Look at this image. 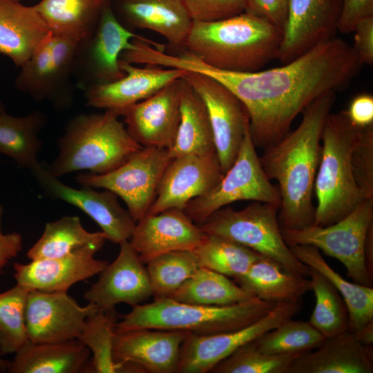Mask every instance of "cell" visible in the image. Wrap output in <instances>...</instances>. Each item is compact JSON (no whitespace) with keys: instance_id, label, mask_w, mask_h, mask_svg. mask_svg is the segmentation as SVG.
I'll return each mask as SVG.
<instances>
[{"instance_id":"1","label":"cell","mask_w":373,"mask_h":373,"mask_svg":"<svg viewBox=\"0 0 373 373\" xmlns=\"http://www.w3.org/2000/svg\"><path fill=\"white\" fill-rule=\"evenodd\" d=\"M169 64L208 76L233 93L247 109L255 146L264 150L289 132L295 118L313 101L348 86L362 65L353 47L335 37L265 70L218 69L185 50L172 56Z\"/></svg>"},{"instance_id":"2","label":"cell","mask_w":373,"mask_h":373,"mask_svg":"<svg viewBox=\"0 0 373 373\" xmlns=\"http://www.w3.org/2000/svg\"><path fill=\"white\" fill-rule=\"evenodd\" d=\"M335 99L336 93L331 92L313 101L303 111L299 126L260 157L268 178L278 183L282 229H300L314 224L312 195L321 155L322 131Z\"/></svg>"},{"instance_id":"3","label":"cell","mask_w":373,"mask_h":373,"mask_svg":"<svg viewBox=\"0 0 373 373\" xmlns=\"http://www.w3.org/2000/svg\"><path fill=\"white\" fill-rule=\"evenodd\" d=\"M283 32L248 12L213 21H193L184 48L224 70H259L277 58Z\"/></svg>"},{"instance_id":"4","label":"cell","mask_w":373,"mask_h":373,"mask_svg":"<svg viewBox=\"0 0 373 373\" xmlns=\"http://www.w3.org/2000/svg\"><path fill=\"white\" fill-rule=\"evenodd\" d=\"M57 142L59 153L46 166L55 178L84 170L94 174L108 173L142 147L118 116L108 111L75 115Z\"/></svg>"},{"instance_id":"5","label":"cell","mask_w":373,"mask_h":373,"mask_svg":"<svg viewBox=\"0 0 373 373\" xmlns=\"http://www.w3.org/2000/svg\"><path fill=\"white\" fill-rule=\"evenodd\" d=\"M360 130L350 123L345 111L330 113L325 119L314 188L317 199L314 225L336 222L366 199L355 181L352 165Z\"/></svg>"},{"instance_id":"6","label":"cell","mask_w":373,"mask_h":373,"mask_svg":"<svg viewBox=\"0 0 373 373\" xmlns=\"http://www.w3.org/2000/svg\"><path fill=\"white\" fill-rule=\"evenodd\" d=\"M276 303L255 298L224 306L180 303L170 298L140 304L116 323L115 332L148 328L209 335L247 326L267 314Z\"/></svg>"},{"instance_id":"7","label":"cell","mask_w":373,"mask_h":373,"mask_svg":"<svg viewBox=\"0 0 373 373\" xmlns=\"http://www.w3.org/2000/svg\"><path fill=\"white\" fill-rule=\"evenodd\" d=\"M279 208L256 201L240 210L224 207L199 226L205 233L220 236L245 246L274 260L287 271L308 276L309 267L296 258L283 238Z\"/></svg>"},{"instance_id":"8","label":"cell","mask_w":373,"mask_h":373,"mask_svg":"<svg viewBox=\"0 0 373 373\" xmlns=\"http://www.w3.org/2000/svg\"><path fill=\"white\" fill-rule=\"evenodd\" d=\"M373 225V198L361 201L344 218L325 227L312 225L300 229H282L287 245H308L339 260L353 282L372 287L366 269L365 246Z\"/></svg>"},{"instance_id":"9","label":"cell","mask_w":373,"mask_h":373,"mask_svg":"<svg viewBox=\"0 0 373 373\" xmlns=\"http://www.w3.org/2000/svg\"><path fill=\"white\" fill-rule=\"evenodd\" d=\"M240 200L267 202L279 207L281 203L278 188L263 170L249 126L235 161L220 182L207 193L191 200L184 211L200 224L217 210Z\"/></svg>"},{"instance_id":"10","label":"cell","mask_w":373,"mask_h":373,"mask_svg":"<svg viewBox=\"0 0 373 373\" xmlns=\"http://www.w3.org/2000/svg\"><path fill=\"white\" fill-rule=\"evenodd\" d=\"M170 160L167 149L142 146L116 169L103 174L81 173L75 180L114 193L136 222L148 213Z\"/></svg>"},{"instance_id":"11","label":"cell","mask_w":373,"mask_h":373,"mask_svg":"<svg viewBox=\"0 0 373 373\" xmlns=\"http://www.w3.org/2000/svg\"><path fill=\"white\" fill-rule=\"evenodd\" d=\"M143 37L122 25L111 1L106 2L93 31L78 42L73 71L77 86L84 90L121 79L124 75L119 68L122 53L133 47L135 39Z\"/></svg>"},{"instance_id":"12","label":"cell","mask_w":373,"mask_h":373,"mask_svg":"<svg viewBox=\"0 0 373 373\" xmlns=\"http://www.w3.org/2000/svg\"><path fill=\"white\" fill-rule=\"evenodd\" d=\"M302 307V298L279 302L262 318L243 327L209 335L189 334L181 347L178 372H211L238 348L293 318Z\"/></svg>"},{"instance_id":"13","label":"cell","mask_w":373,"mask_h":373,"mask_svg":"<svg viewBox=\"0 0 373 373\" xmlns=\"http://www.w3.org/2000/svg\"><path fill=\"white\" fill-rule=\"evenodd\" d=\"M185 79L205 105L224 174L235 161L249 126L247 109L233 93L208 76L188 72Z\"/></svg>"},{"instance_id":"14","label":"cell","mask_w":373,"mask_h":373,"mask_svg":"<svg viewBox=\"0 0 373 373\" xmlns=\"http://www.w3.org/2000/svg\"><path fill=\"white\" fill-rule=\"evenodd\" d=\"M30 171L48 195L72 204L87 214L100 227L107 240L119 245L129 240L136 222L128 210L119 203L114 193L106 189L97 191L89 186L73 188L52 176L39 162Z\"/></svg>"},{"instance_id":"15","label":"cell","mask_w":373,"mask_h":373,"mask_svg":"<svg viewBox=\"0 0 373 373\" xmlns=\"http://www.w3.org/2000/svg\"><path fill=\"white\" fill-rule=\"evenodd\" d=\"M97 311L90 303L80 306L67 292L30 290L25 307L28 340L54 343L77 339L86 318Z\"/></svg>"},{"instance_id":"16","label":"cell","mask_w":373,"mask_h":373,"mask_svg":"<svg viewBox=\"0 0 373 373\" xmlns=\"http://www.w3.org/2000/svg\"><path fill=\"white\" fill-rule=\"evenodd\" d=\"M223 175L216 151L171 158L147 214L169 209L184 210L191 200L211 190Z\"/></svg>"},{"instance_id":"17","label":"cell","mask_w":373,"mask_h":373,"mask_svg":"<svg viewBox=\"0 0 373 373\" xmlns=\"http://www.w3.org/2000/svg\"><path fill=\"white\" fill-rule=\"evenodd\" d=\"M105 242L87 244L59 258L31 260L28 264H14L17 284L28 290L67 292L75 283L99 274L108 264L95 254Z\"/></svg>"},{"instance_id":"18","label":"cell","mask_w":373,"mask_h":373,"mask_svg":"<svg viewBox=\"0 0 373 373\" xmlns=\"http://www.w3.org/2000/svg\"><path fill=\"white\" fill-rule=\"evenodd\" d=\"M184 84V77L177 79L123 113L127 131L140 146H172L180 120Z\"/></svg>"},{"instance_id":"19","label":"cell","mask_w":373,"mask_h":373,"mask_svg":"<svg viewBox=\"0 0 373 373\" xmlns=\"http://www.w3.org/2000/svg\"><path fill=\"white\" fill-rule=\"evenodd\" d=\"M99 274L84 294L85 299L99 311H113L120 303L133 307L153 296L146 267L128 240L119 244L116 258Z\"/></svg>"},{"instance_id":"20","label":"cell","mask_w":373,"mask_h":373,"mask_svg":"<svg viewBox=\"0 0 373 373\" xmlns=\"http://www.w3.org/2000/svg\"><path fill=\"white\" fill-rule=\"evenodd\" d=\"M124 75L119 79L84 90L88 106L122 116L131 106L151 97L169 83L184 77L188 72L155 65L137 67L119 59Z\"/></svg>"},{"instance_id":"21","label":"cell","mask_w":373,"mask_h":373,"mask_svg":"<svg viewBox=\"0 0 373 373\" xmlns=\"http://www.w3.org/2000/svg\"><path fill=\"white\" fill-rule=\"evenodd\" d=\"M189 334L148 328L115 332L113 360L131 364L140 373L178 372L181 347Z\"/></svg>"},{"instance_id":"22","label":"cell","mask_w":373,"mask_h":373,"mask_svg":"<svg viewBox=\"0 0 373 373\" xmlns=\"http://www.w3.org/2000/svg\"><path fill=\"white\" fill-rule=\"evenodd\" d=\"M341 0H289L287 21L277 58L287 63L337 30Z\"/></svg>"},{"instance_id":"23","label":"cell","mask_w":373,"mask_h":373,"mask_svg":"<svg viewBox=\"0 0 373 373\" xmlns=\"http://www.w3.org/2000/svg\"><path fill=\"white\" fill-rule=\"evenodd\" d=\"M205 233L184 210L146 214L135 223L128 242L143 263L174 251H193Z\"/></svg>"},{"instance_id":"24","label":"cell","mask_w":373,"mask_h":373,"mask_svg":"<svg viewBox=\"0 0 373 373\" xmlns=\"http://www.w3.org/2000/svg\"><path fill=\"white\" fill-rule=\"evenodd\" d=\"M113 12L128 29H147L184 48L193 20L183 0H111Z\"/></svg>"},{"instance_id":"25","label":"cell","mask_w":373,"mask_h":373,"mask_svg":"<svg viewBox=\"0 0 373 373\" xmlns=\"http://www.w3.org/2000/svg\"><path fill=\"white\" fill-rule=\"evenodd\" d=\"M372 345L346 330L325 338L316 349L299 355L289 373H372Z\"/></svg>"},{"instance_id":"26","label":"cell","mask_w":373,"mask_h":373,"mask_svg":"<svg viewBox=\"0 0 373 373\" xmlns=\"http://www.w3.org/2000/svg\"><path fill=\"white\" fill-rule=\"evenodd\" d=\"M51 32L35 6L0 0V53L20 67Z\"/></svg>"},{"instance_id":"27","label":"cell","mask_w":373,"mask_h":373,"mask_svg":"<svg viewBox=\"0 0 373 373\" xmlns=\"http://www.w3.org/2000/svg\"><path fill=\"white\" fill-rule=\"evenodd\" d=\"M90 352L79 340L62 343L28 341L7 361L10 373L87 372ZM4 370V371H5Z\"/></svg>"},{"instance_id":"28","label":"cell","mask_w":373,"mask_h":373,"mask_svg":"<svg viewBox=\"0 0 373 373\" xmlns=\"http://www.w3.org/2000/svg\"><path fill=\"white\" fill-rule=\"evenodd\" d=\"M288 246L298 260L321 273L338 291L347 309L349 332L356 334L373 321L372 287L347 280L326 262L320 250L314 246Z\"/></svg>"},{"instance_id":"29","label":"cell","mask_w":373,"mask_h":373,"mask_svg":"<svg viewBox=\"0 0 373 373\" xmlns=\"http://www.w3.org/2000/svg\"><path fill=\"white\" fill-rule=\"evenodd\" d=\"M233 280L263 300H295L310 290L307 276L286 271L278 262L260 256L242 276Z\"/></svg>"},{"instance_id":"30","label":"cell","mask_w":373,"mask_h":373,"mask_svg":"<svg viewBox=\"0 0 373 373\" xmlns=\"http://www.w3.org/2000/svg\"><path fill=\"white\" fill-rule=\"evenodd\" d=\"M170 158L215 152L213 132L205 105L184 77L180 104V120Z\"/></svg>"},{"instance_id":"31","label":"cell","mask_w":373,"mask_h":373,"mask_svg":"<svg viewBox=\"0 0 373 373\" xmlns=\"http://www.w3.org/2000/svg\"><path fill=\"white\" fill-rule=\"evenodd\" d=\"M111 0H41L34 6L50 31L79 41L95 29L104 5Z\"/></svg>"},{"instance_id":"32","label":"cell","mask_w":373,"mask_h":373,"mask_svg":"<svg viewBox=\"0 0 373 373\" xmlns=\"http://www.w3.org/2000/svg\"><path fill=\"white\" fill-rule=\"evenodd\" d=\"M169 298L187 304L224 306L244 303L256 297L229 277L199 267Z\"/></svg>"},{"instance_id":"33","label":"cell","mask_w":373,"mask_h":373,"mask_svg":"<svg viewBox=\"0 0 373 373\" xmlns=\"http://www.w3.org/2000/svg\"><path fill=\"white\" fill-rule=\"evenodd\" d=\"M47 117L39 111L24 116L0 114V153L12 159L19 166L31 169L39 162L41 149L39 131L46 125Z\"/></svg>"},{"instance_id":"34","label":"cell","mask_w":373,"mask_h":373,"mask_svg":"<svg viewBox=\"0 0 373 373\" xmlns=\"http://www.w3.org/2000/svg\"><path fill=\"white\" fill-rule=\"evenodd\" d=\"M106 240L103 232L86 230L78 216H65L46 224L42 235L29 249L27 256L31 260L59 258L87 244Z\"/></svg>"},{"instance_id":"35","label":"cell","mask_w":373,"mask_h":373,"mask_svg":"<svg viewBox=\"0 0 373 373\" xmlns=\"http://www.w3.org/2000/svg\"><path fill=\"white\" fill-rule=\"evenodd\" d=\"M116 323L115 310H98L86 318L77 340L93 354L87 372L140 373L134 365L116 363L113 360V345Z\"/></svg>"},{"instance_id":"36","label":"cell","mask_w":373,"mask_h":373,"mask_svg":"<svg viewBox=\"0 0 373 373\" xmlns=\"http://www.w3.org/2000/svg\"><path fill=\"white\" fill-rule=\"evenodd\" d=\"M200 267L236 278L261 255L224 237L205 233L193 250Z\"/></svg>"},{"instance_id":"37","label":"cell","mask_w":373,"mask_h":373,"mask_svg":"<svg viewBox=\"0 0 373 373\" xmlns=\"http://www.w3.org/2000/svg\"><path fill=\"white\" fill-rule=\"evenodd\" d=\"M310 290L314 291L315 305L309 322L325 338L347 330L348 313L341 296L321 273L309 267Z\"/></svg>"},{"instance_id":"38","label":"cell","mask_w":373,"mask_h":373,"mask_svg":"<svg viewBox=\"0 0 373 373\" xmlns=\"http://www.w3.org/2000/svg\"><path fill=\"white\" fill-rule=\"evenodd\" d=\"M146 264L155 298H169L200 267L195 253L190 250L163 254Z\"/></svg>"},{"instance_id":"39","label":"cell","mask_w":373,"mask_h":373,"mask_svg":"<svg viewBox=\"0 0 373 373\" xmlns=\"http://www.w3.org/2000/svg\"><path fill=\"white\" fill-rule=\"evenodd\" d=\"M325 337L307 321L289 319L254 341L261 352L273 355L303 354L318 347Z\"/></svg>"},{"instance_id":"40","label":"cell","mask_w":373,"mask_h":373,"mask_svg":"<svg viewBox=\"0 0 373 373\" xmlns=\"http://www.w3.org/2000/svg\"><path fill=\"white\" fill-rule=\"evenodd\" d=\"M29 291L16 284L0 293V356L15 354L28 341L25 307Z\"/></svg>"},{"instance_id":"41","label":"cell","mask_w":373,"mask_h":373,"mask_svg":"<svg viewBox=\"0 0 373 373\" xmlns=\"http://www.w3.org/2000/svg\"><path fill=\"white\" fill-rule=\"evenodd\" d=\"M50 32L30 58L21 66L15 86L37 101H52V62Z\"/></svg>"},{"instance_id":"42","label":"cell","mask_w":373,"mask_h":373,"mask_svg":"<svg viewBox=\"0 0 373 373\" xmlns=\"http://www.w3.org/2000/svg\"><path fill=\"white\" fill-rule=\"evenodd\" d=\"M301 354L273 355L257 350L254 341L238 348L211 371L215 373H289Z\"/></svg>"},{"instance_id":"43","label":"cell","mask_w":373,"mask_h":373,"mask_svg":"<svg viewBox=\"0 0 373 373\" xmlns=\"http://www.w3.org/2000/svg\"><path fill=\"white\" fill-rule=\"evenodd\" d=\"M53 35V34H52ZM79 41L53 35L51 104L57 109L68 108L73 99L74 62Z\"/></svg>"},{"instance_id":"44","label":"cell","mask_w":373,"mask_h":373,"mask_svg":"<svg viewBox=\"0 0 373 373\" xmlns=\"http://www.w3.org/2000/svg\"><path fill=\"white\" fill-rule=\"evenodd\" d=\"M355 181L365 198H373V125L362 128L352 151Z\"/></svg>"},{"instance_id":"45","label":"cell","mask_w":373,"mask_h":373,"mask_svg":"<svg viewBox=\"0 0 373 373\" xmlns=\"http://www.w3.org/2000/svg\"><path fill=\"white\" fill-rule=\"evenodd\" d=\"M193 21H213L245 12V0H183Z\"/></svg>"},{"instance_id":"46","label":"cell","mask_w":373,"mask_h":373,"mask_svg":"<svg viewBox=\"0 0 373 373\" xmlns=\"http://www.w3.org/2000/svg\"><path fill=\"white\" fill-rule=\"evenodd\" d=\"M289 0H245V12L282 30L288 17Z\"/></svg>"},{"instance_id":"47","label":"cell","mask_w":373,"mask_h":373,"mask_svg":"<svg viewBox=\"0 0 373 373\" xmlns=\"http://www.w3.org/2000/svg\"><path fill=\"white\" fill-rule=\"evenodd\" d=\"M373 16V0H341L337 30L350 33L361 19Z\"/></svg>"},{"instance_id":"48","label":"cell","mask_w":373,"mask_h":373,"mask_svg":"<svg viewBox=\"0 0 373 373\" xmlns=\"http://www.w3.org/2000/svg\"><path fill=\"white\" fill-rule=\"evenodd\" d=\"M352 46L361 64L373 63V16L361 19L355 25Z\"/></svg>"},{"instance_id":"49","label":"cell","mask_w":373,"mask_h":373,"mask_svg":"<svg viewBox=\"0 0 373 373\" xmlns=\"http://www.w3.org/2000/svg\"><path fill=\"white\" fill-rule=\"evenodd\" d=\"M345 112L350 123L357 128L373 125L372 95L363 93L356 96Z\"/></svg>"},{"instance_id":"50","label":"cell","mask_w":373,"mask_h":373,"mask_svg":"<svg viewBox=\"0 0 373 373\" xmlns=\"http://www.w3.org/2000/svg\"><path fill=\"white\" fill-rule=\"evenodd\" d=\"M3 209L0 204V271L22 249V237L17 232L3 233L1 222Z\"/></svg>"},{"instance_id":"51","label":"cell","mask_w":373,"mask_h":373,"mask_svg":"<svg viewBox=\"0 0 373 373\" xmlns=\"http://www.w3.org/2000/svg\"><path fill=\"white\" fill-rule=\"evenodd\" d=\"M365 260L367 271L369 275L373 278V225L370 227L366 238Z\"/></svg>"},{"instance_id":"52","label":"cell","mask_w":373,"mask_h":373,"mask_svg":"<svg viewBox=\"0 0 373 373\" xmlns=\"http://www.w3.org/2000/svg\"><path fill=\"white\" fill-rule=\"evenodd\" d=\"M356 338L365 345H372L373 343V321L364 326L357 333Z\"/></svg>"},{"instance_id":"53","label":"cell","mask_w":373,"mask_h":373,"mask_svg":"<svg viewBox=\"0 0 373 373\" xmlns=\"http://www.w3.org/2000/svg\"><path fill=\"white\" fill-rule=\"evenodd\" d=\"M8 361H5L0 357V370L4 371Z\"/></svg>"},{"instance_id":"54","label":"cell","mask_w":373,"mask_h":373,"mask_svg":"<svg viewBox=\"0 0 373 373\" xmlns=\"http://www.w3.org/2000/svg\"><path fill=\"white\" fill-rule=\"evenodd\" d=\"M4 112H6L5 111V107H4L3 104H2V102L0 100V114L2 113H4Z\"/></svg>"},{"instance_id":"55","label":"cell","mask_w":373,"mask_h":373,"mask_svg":"<svg viewBox=\"0 0 373 373\" xmlns=\"http://www.w3.org/2000/svg\"><path fill=\"white\" fill-rule=\"evenodd\" d=\"M14 1H20L21 0H14Z\"/></svg>"}]
</instances>
